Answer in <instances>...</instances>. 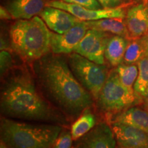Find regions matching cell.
<instances>
[{"mask_svg":"<svg viewBox=\"0 0 148 148\" xmlns=\"http://www.w3.org/2000/svg\"><path fill=\"white\" fill-rule=\"evenodd\" d=\"M130 1H135V0H130Z\"/></svg>","mask_w":148,"mask_h":148,"instance_id":"34","label":"cell"},{"mask_svg":"<svg viewBox=\"0 0 148 148\" xmlns=\"http://www.w3.org/2000/svg\"><path fill=\"white\" fill-rule=\"evenodd\" d=\"M115 69L123 86L130 92L134 93V86L138 73L137 64H127L122 62L116 66Z\"/></svg>","mask_w":148,"mask_h":148,"instance_id":"21","label":"cell"},{"mask_svg":"<svg viewBox=\"0 0 148 148\" xmlns=\"http://www.w3.org/2000/svg\"><path fill=\"white\" fill-rule=\"evenodd\" d=\"M63 129L59 124L22 121L1 116V140L10 148H53Z\"/></svg>","mask_w":148,"mask_h":148,"instance_id":"3","label":"cell"},{"mask_svg":"<svg viewBox=\"0 0 148 148\" xmlns=\"http://www.w3.org/2000/svg\"><path fill=\"white\" fill-rule=\"evenodd\" d=\"M97 1L104 8H115L122 4H124L120 0H97Z\"/></svg>","mask_w":148,"mask_h":148,"instance_id":"25","label":"cell"},{"mask_svg":"<svg viewBox=\"0 0 148 148\" xmlns=\"http://www.w3.org/2000/svg\"><path fill=\"white\" fill-rule=\"evenodd\" d=\"M128 5H130V3H124L115 8H102L97 10H92L82 5L65 2L62 0H53L46 3L47 6L55 7L67 11L83 21H96L106 18H125L127 10L125 8Z\"/></svg>","mask_w":148,"mask_h":148,"instance_id":"7","label":"cell"},{"mask_svg":"<svg viewBox=\"0 0 148 148\" xmlns=\"http://www.w3.org/2000/svg\"><path fill=\"white\" fill-rule=\"evenodd\" d=\"M125 21L130 40L143 37L148 32V3L141 1L129 6Z\"/></svg>","mask_w":148,"mask_h":148,"instance_id":"12","label":"cell"},{"mask_svg":"<svg viewBox=\"0 0 148 148\" xmlns=\"http://www.w3.org/2000/svg\"><path fill=\"white\" fill-rule=\"evenodd\" d=\"M66 60L73 75L95 101L108 76L107 66L92 62L75 52L69 53Z\"/></svg>","mask_w":148,"mask_h":148,"instance_id":"6","label":"cell"},{"mask_svg":"<svg viewBox=\"0 0 148 148\" xmlns=\"http://www.w3.org/2000/svg\"><path fill=\"white\" fill-rule=\"evenodd\" d=\"M71 148H76L75 147H71Z\"/></svg>","mask_w":148,"mask_h":148,"instance_id":"33","label":"cell"},{"mask_svg":"<svg viewBox=\"0 0 148 148\" xmlns=\"http://www.w3.org/2000/svg\"><path fill=\"white\" fill-rule=\"evenodd\" d=\"M0 16H1V19L4 20H8L12 18V16H11V14L8 12V10H7L6 8L3 6H1V8H0Z\"/></svg>","mask_w":148,"mask_h":148,"instance_id":"26","label":"cell"},{"mask_svg":"<svg viewBox=\"0 0 148 148\" xmlns=\"http://www.w3.org/2000/svg\"><path fill=\"white\" fill-rule=\"evenodd\" d=\"M86 21H81L63 34L50 32L51 51L55 54H69L88 31Z\"/></svg>","mask_w":148,"mask_h":148,"instance_id":"9","label":"cell"},{"mask_svg":"<svg viewBox=\"0 0 148 148\" xmlns=\"http://www.w3.org/2000/svg\"><path fill=\"white\" fill-rule=\"evenodd\" d=\"M123 3H129L130 0H120Z\"/></svg>","mask_w":148,"mask_h":148,"instance_id":"30","label":"cell"},{"mask_svg":"<svg viewBox=\"0 0 148 148\" xmlns=\"http://www.w3.org/2000/svg\"><path fill=\"white\" fill-rule=\"evenodd\" d=\"M129 40L118 35H111L105 49V58L110 66L116 67L123 62Z\"/></svg>","mask_w":148,"mask_h":148,"instance_id":"17","label":"cell"},{"mask_svg":"<svg viewBox=\"0 0 148 148\" xmlns=\"http://www.w3.org/2000/svg\"><path fill=\"white\" fill-rule=\"evenodd\" d=\"M31 68L42 95L69 121L95 104L91 94L78 82L61 54L47 53Z\"/></svg>","mask_w":148,"mask_h":148,"instance_id":"2","label":"cell"},{"mask_svg":"<svg viewBox=\"0 0 148 148\" xmlns=\"http://www.w3.org/2000/svg\"><path fill=\"white\" fill-rule=\"evenodd\" d=\"M117 144L110 123H97L91 130L76 140V148H116Z\"/></svg>","mask_w":148,"mask_h":148,"instance_id":"10","label":"cell"},{"mask_svg":"<svg viewBox=\"0 0 148 148\" xmlns=\"http://www.w3.org/2000/svg\"><path fill=\"white\" fill-rule=\"evenodd\" d=\"M117 146L121 148H148V133L131 125L111 122Z\"/></svg>","mask_w":148,"mask_h":148,"instance_id":"11","label":"cell"},{"mask_svg":"<svg viewBox=\"0 0 148 148\" xmlns=\"http://www.w3.org/2000/svg\"><path fill=\"white\" fill-rule=\"evenodd\" d=\"M140 1H141L142 2H144V3H148V0H140Z\"/></svg>","mask_w":148,"mask_h":148,"instance_id":"31","label":"cell"},{"mask_svg":"<svg viewBox=\"0 0 148 148\" xmlns=\"http://www.w3.org/2000/svg\"><path fill=\"white\" fill-rule=\"evenodd\" d=\"M62 1L82 5L85 8L92 9V10H97L103 8L97 0H62Z\"/></svg>","mask_w":148,"mask_h":148,"instance_id":"24","label":"cell"},{"mask_svg":"<svg viewBox=\"0 0 148 148\" xmlns=\"http://www.w3.org/2000/svg\"><path fill=\"white\" fill-rule=\"evenodd\" d=\"M0 148H10V147H8V146L3 143L2 140H1V141H0Z\"/></svg>","mask_w":148,"mask_h":148,"instance_id":"29","label":"cell"},{"mask_svg":"<svg viewBox=\"0 0 148 148\" xmlns=\"http://www.w3.org/2000/svg\"><path fill=\"white\" fill-rule=\"evenodd\" d=\"M110 36V34L102 31L88 29L73 52L97 64H105V49Z\"/></svg>","mask_w":148,"mask_h":148,"instance_id":"8","label":"cell"},{"mask_svg":"<svg viewBox=\"0 0 148 148\" xmlns=\"http://www.w3.org/2000/svg\"><path fill=\"white\" fill-rule=\"evenodd\" d=\"M142 102H143L144 107H145V108L148 111V88L147 91H146V93L145 96H144Z\"/></svg>","mask_w":148,"mask_h":148,"instance_id":"28","label":"cell"},{"mask_svg":"<svg viewBox=\"0 0 148 148\" xmlns=\"http://www.w3.org/2000/svg\"><path fill=\"white\" fill-rule=\"evenodd\" d=\"M146 56L145 46L143 37L129 40L123 62L127 64H137L142 58Z\"/></svg>","mask_w":148,"mask_h":148,"instance_id":"20","label":"cell"},{"mask_svg":"<svg viewBox=\"0 0 148 148\" xmlns=\"http://www.w3.org/2000/svg\"><path fill=\"white\" fill-rule=\"evenodd\" d=\"M116 148H121V147H119V146H117V147H116Z\"/></svg>","mask_w":148,"mask_h":148,"instance_id":"32","label":"cell"},{"mask_svg":"<svg viewBox=\"0 0 148 148\" xmlns=\"http://www.w3.org/2000/svg\"><path fill=\"white\" fill-rule=\"evenodd\" d=\"M44 5V0H12L5 8L12 18L30 19L42 12Z\"/></svg>","mask_w":148,"mask_h":148,"instance_id":"15","label":"cell"},{"mask_svg":"<svg viewBox=\"0 0 148 148\" xmlns=\"http://www.w3.org/2000/svg\"><path fill=\"white\" fill-rule=\"evenodd\" d=\"M73 140L71 131L63 128L56 140L53 148H71Z\"/></svg>","mask_w":148,"mask_h":148,"instance_id":"22","label":"cell"},{"mask_svg":"<svg viewBox=\"0 0 148 148\" xmlns=\"http://www.w3.org/2000/svg\"><path fill=\"white\" fill-rule=\"evenodd\" d=\"M39 14L48 28L58 34L67 32L81 21L67 11L47 5Z\"/></svg>","mask_w":148,"mask_h":148,"instance_id":"13","label":"cell"},{"mask_svg":"<svg viewBox=\"0 0 148 148\" xmlns=\"http://www.w3.org/2000/svg\"><path fill=\"white\" fill-rule=\"evenodd\" d=\"M50 32L38 16L30 19H18L9 31L11 49L23 61L32 64L51 51Z\"/></svg>","mask_w":148,"mask_h":148,"instance_id":"4","label":"cell"},{"mask_svg":"<svg viewBox=\"0 0 148 148\" xmlns=\"http://www.w3.org/2000/svg\"><path fill=\"white\" fill-rule=\"evenodd\" d=\"M88 29H97L110 34L118 35L130 40L125 18H106L96 21H86Z\"/></svg>","mask_w":148,"mask_h":148,"instance_id":"16","label":"cell"},{"mask_svg":"<svg viewBox=\"0 0 148 148\" xmlns=\"http://www.w3.org/2000/svg\"><path fill=\"white\" fill-rule=\"evenodd\" d=\"M108 122H117L129 125L148 133V111L145 108L138 106L128 107L112 116Z\"/></svg>","mask_w":148,"mask_h":148,"instance_id":"14","label":"cell"},{"mask_svg":"<svg viewBox=\"0 0 148 148\" xmlns=\"http://www.w3.org/2000/svg\"><path fill=\"white\" fill-rule=\"evenodd\" d=\"M95 102L99 111L106 116L108 121L114 114L136 102V98L134 93L130 92L123 86L114 68L109 71Z\"/></svg>","mask_w":148,"mask_h":148,"instance_id":"5","label":"cell"},{"mask_svg":"<svg viewBox=\"0 0 148 148\" xmlns=\"http://www.w3.org/2000/svg\"><path fill=\"white\" fill-rule=\"evenodd\" d=\"M143 39L145 43V50H146V56H148V32L146 33L145 35H144L143 36Z\"/></svg>","mask_w":148,"mask_h":148,"instance_id":"27","label":"cell"},{"mask_svg":"<svg viewBox=\"0 0 148 148\" xmlns=\"http://www.w3.org/2000/svg\"><path fill=\"white\" fill-rule=\"evenodd\" d=\"M0 60H1V78L5 74L8 73L14 67V62L12 56L6 50H1L0 53Z\"/></svg>","mask_w":148,"mask_h":148,"instance_id":"23","label":"cell"},{"mask_svg":"<svg viewBox=\"0 0 148 148\" xmlns=\"http://www.w3.org/2000/svg\"><path fill=\"white\" fill-rule=\"evenodd\" d=\"M138 77L134 86L136 101H143L148 88V56H145L137 62Z\"/></svg>","mask_w":148,"mask_h":148,"instance_id":"19","label":"cell"},{"mask_svg":"<svg viewBox=\"0 0 148 148\" xmlns=\"http://www.w3.org/2000/svg\"><path fill=\"white\" fill-rule=\"evenodd\" d=\"M91 108H86L72 125L71 132L74 140H78L97 124L96 116Z\"/></svg>","mask_w":148,"mask_h":148,"instance_id":"18","label":"cell"},{"mask_svg":"<svg viewBox=\"0 0 148 148\" xmlns=\"http://www.w3.org/2000/svg\"><path fill=\"white\" fill-rule=\"evenodd\" d=\"M0 107L3 116L22 121L69 125V120L40 91L32 68L14 66L1 77Z\"/></svg>","mask_w":148,"mask_h":148,"instance_id":"1","label":"cell"}]
</instances>
